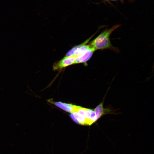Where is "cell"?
Segmentation results:
<instances>
[{
  "label": "cell",
  "mask_w": 154,
  "mask_h": 154,
  "mask_svg": "<svg viewBox=\"0 0 154 154\" xmlns=\"http://www.w3.org/2000/svg\"><path fill=\"white\" fill-rule=\"evenodd\" d=\"M94 35L92 36L81 44L72 48L67 53L65 56H74L77 57L91 48L92 47L89 44H87Z\"/></svg>",
  "instance_id": "2"
},
{
  "label": "cell",
  "mask_w": 154,
  "mask_h": 154,
  "mask_svg": "<svg viewBox=\"0 0 154 154\" xmlns=\"http://www.w3.org/2000/svg\"><path fill=\"white\" fill-rule=\"evenodd\" d=\"M50 103L54 104L63 110L71 113L74 112L76 106L71 104L63 103L61 102H55L51 100H48Z\"/></svg>",
  "instance_id": "5"
},
{
  "label": "cell",
  "mask_w": 154,
  "mask_h": 154,
  "mask_svg": "<svg viewBox=\"0 0 154 154\" xmlns=\"http://www.w3.org/2000/svg\"><path fill=\"white\" fill-rule=\"evenodd\" d=\"M120 26L119 25H116L109 29H105L92 41L89 44L95 50L110 49L118 51L117 49L111 44L110 37L112 33Z\"/></svg>",
  "instance_id": "1"
},
{
  "label": "cell",
  "mask_w": 154,
  "mask_h": 154,
  "mask_svg": "<svg viewBox=\"0 0 154 154\" xmlns=\"http://www.w3.org/2000/svg\"><path fill=\"white\" fill-rule=\"evenodd\" d=\"M95 51L92 47L83 53L76 57L74 64L86 62L90 59Z\"/></svg>",
  "instance_id": "4"
},
{
  "label": "cell",
  "mask_w": 154,
  "mask_h": 154,
  "mask_svg": "<svg viewBox=\"0 0 154 154\" xmlns=\"http://www.w3.org/2000/svg\"><path fill=\"white\" fill-rule=\"evenodd\" d=\"M72 113L77 121L78 124L86 125L85 118L84 116L76 112H74Z\"/></svg>",
  "instance_id": "8"
},
{
  "label": "cell",
  "mask_w": 154,
  "mask_h": 154,
  "mask_svg": "<svg viewBox=\"0 0 154 154\" xmlns=\"http://www.w3.org/2000/svg\"><path fill=\"white\" fill-rule=\"evenodd\" d=\"M104 101L99 104L94 109V111L97 120L104 115L113 113L112 110L109 108H104Z\"/></svg>",
  "instance_id": "6"
},
{
  "label": "cell",
  "mask_w": 154,
  "mask_h": 154,
  "mask_svg": "<svg viewBox=\"0 0 154 154\" xmlns=\"http://www.w3.org/2000/svg\"><path fill=\"white\" fill-rule=\"evenodd\" d=\"M76 56H65L60 60L55 63L53 66L54 70H60L73 64L74 62Z\"/></svg>",
  "instance_id": "3"
},
{
  "label": "cell",
  "mask_w": 154,
  "mask_h": 154,
  "mask_svg": "<svg viewBox=\"0 0 154 154\" xmlns=\"http://www.w3.org/2000/svg\"><path fill=\"white\" fill-rule=\"evenodd\" d=\"M72 119L76 123H78V122L76 119L75 118V117L73 115V114L72 113H71L70 115Z\"/></svg>",
  "instance_id": "9"
},
{
  "label": "cell",
  "mask_w": 154,
  "mask_h": 154,
  "mask_svg": "<svg viewBox=\"0 0 154 154\" xmlns=\"http://www.w3.org/2000/svg\"><path fill=\"white\" fill-rule=\"evenodd\" d=\"M84 117L87 125H91L97 121L94 111L92 109L86 108Z\"/></svg>",
  "instance_id": "7"
},
{
  "label": "cell",
  "mask_w": 154,
  "mask_h": 154,
  "mask_svg": "<svg viewBox=\"0 0 154 154\" xmlns=\"http://www.w3.org/2000/svg\"><path fill=\"white\" fill-rule=\"evenodd\" d=\"M111 0V1H116V0Z\"/></svg>",
  "instance_id": "10"
},
{
  "label": "cell",
  "mask_w": 154,
  "mask_h": 154,
  "mask_svg": "<svg viewBox=\"0 0 154 154\" xmlns=\"http://www.w3.org/2000/svg\"><path fill=\"white\" fill-rule=\"evenodd\" d=\"M106 1H108V0H105Z\"/></svg>",
  "instance_id": "11"
}]
</instances>
